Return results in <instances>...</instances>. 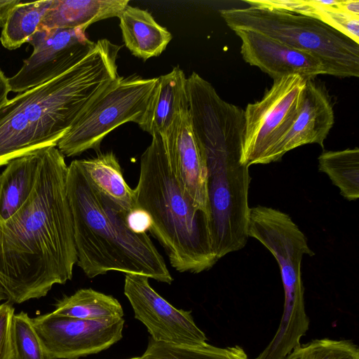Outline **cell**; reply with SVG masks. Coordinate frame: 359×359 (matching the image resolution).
Here are the masks:
<instances>
[{
	"instance_id": "obj_17",
	"label": "cell",
	"mask_w": 359,
	"mask_h": 359,
	"mask_svg": "<svg viewBox=\"0 0 359 359\" xmlns=\"http://www.w3.org/2000/svg\"><path fill=\"white\" fill-rule=\"evenodd\" d=\"M118 18L124 45L144 61L160 55L172 39L170 32L146 10L128 5Z\"/></svg>"
},
{
	"instance_id": "obj_33",
	"label": "cell",
	"mask_w": 359,
	"mask_h": 359,
	"mask_svg": "<svg viewBox=\"0 0 359 359\" xmlns=\"http://www.w3.org/2000/svg\"><path fill=\"white\" fill-rule=\"evenodd\" d=\"M7 301V296L6 294L5 290L4 287H2L1 284L0 283V304H1L2 301Z\"/></svg>"
},
{
	"instance_id": "obj_10",
	"label": "cell",
	"mask_w": 359,
	"mask_h": 359,
	"mask_svg": "<svg viewBox=\"0 0 359 359\" xmlns=\"http://www.w3.org/2000/svg\"><path fill=\"white\" fill-rule=\"evenodd\" d=\"M46 349L54 359H79L107 349L121 339V318L83 320L53 312L32 318Z\"/></svg>"
},
{
	"instance_id": "obj_19",
	"label": "cell",
	"mask_w": 359,
	"mask_h": 359,
	"mask_svg": "<svg viewBox=\"0 0 359 359\" xmlns=\"http://www.w3.org/2000/svg\"><path fill=\"white\" fill-rule=\"evenodd\" d=\"M41 149L17 157L0 175V217L10 219L27 201L34 187Z\"/></svg>"
},
{
	"instance_id": "obj_29",
	"label": "cell",
	"mask_w": 359,
	"mask_h": 359,
	"mask_svg": "<svg viewBox=\"0 0 359 359\" xmlns=\"http://www.w3.org/2000/svg\"><path fill=\"white\" fill-rule=\"evenodd\" d=\"M11 91L8 78L6 76L0 69V109L9 100L8 95Z\"/></svg>"
},
{
	"instance_id": "obj_32",
	"label": "cell",
	"mask_w": 359,
	"mask_h": 359,
	"mask_svg": "<svg viewBox=\"0 0 359 359\" xmlns=\"http://www.w3.org/2000/svg\"><path fill=\"white\" fill-rule=\"evenodd\" d=\"M299 346L298 347H297L295 349H294L284 359H299V354H300Z\"/></svg>"
},
{
	"instance_id": "obj_9",
	"label": "cell",
	"mask_w": 359,
	"mask_h": 359,
	"mask_svg": "<svg viewBox=\"0 0 359 359\" xmlns=\"http://www.w3.org/2000/svg\"><path fill=\"white\" fill-rule=\"evenodd\" d=\"M27 42L33 46L32 53L8 78L14 93L25 92L61 76L79 64L95 45L81 28L38 29Z\"/></svg>"
},
{
	"instance_id": "obj_15",
	"label": "cell",
	"mask_w": 359,
	"mask_h": 359,
	"mask_svg": "<svg viewBox=\"0 0 359 359\" xmlns=\"http://www.w3.org/2000/svg\"><path fill=\"white\" fill-rule=\"evenodd\" d=\"M188 111L187 77L184 71L177 66L169 73L158 77L138 126L151 136L157 135L165 137Z\"/></svg>"
},
{
	"instance_id": "obj_28",
	"label": "cell",
	"mask_w": 359,
	"mask_h": 359,
	"mask_svg": "<svg viewBox=\"0 0 359 359\" xmlns=\"http://www.w3.org/2000/svg\"><path fill=\"white\" fill-rule=\"evenodd\" d=\"M126 222L129 229L137 233H147L151 226V219L147 212L137 207L128 212Z\"/></svg>"
},
{
	"instance_id": "obj_14",
	"label": "cell",
	"mask_w": 359,
	"mask_h": 359,
	"mask_svg": "<svg viewBox=\"0 0 359 359\" xmlns=\"http://www.w3.org/2000/svg\"><path fill=\"white\" fill-rule=\"evenodd\" d=\"M334 123L333 106L325 88L314 79L306 80L300 108L268 163L279 161L287 152L305 144H318L323 148Z\"/></svg>"
},
{
	"instance_id": "obj_26",
	"label": "cell",
	"mask_w": 359,
	"mask_h": 359,
	"mask_svg": "<svg viewBox=\"0 0 359 359\" xmlns=\"http://www.w3.org/2000/svg\"><path fill=\"white\" fill-rule=\"evenodd\" d=\"M299 359H359V348L349 340L315 339L299 346Z\"/></svg>"
},
{
	"instance_id": "obj_22",
	"label": "cell",
	"mask_w": 359,
	"mask_h": 359,
	"mask_svg": "<svg viewBox=\"0 0 359 359\" xmlns=\"http://www.w3.org/2000/svg\"><path fill=\"white\" fill-rule=\"evenodd\" d=\"M53 0L20 1L9 12L0 36L4 47L16 49L27 42L51 7Z\"/></svg>"
},
{
	"instance_id": "obj_18",
	"label": "cell",
	"mask_w": 359,
	"mask_h": 359,
	"mask_svg": "<svg viewBox=\"0 0 359 359\" xmlns=\"http://www.w3.org/2000/svg\"><path fill=\"white\" fill-rule=\"evenodd\" d=\"M129 3L128 0H53L38 29L86 30L97 21L118 18Z\"/></svg>"
},
{
	"instance_id": "obj_8",
	"label": "cell",
	"mask_w": 359,
	"mask_h": 359,
	"mask_svg": "<svg viewBox=\"0 0 359 359\" xmlns=\"http://www.w3.org/2000/svg\"><path fill=\"white\" fill-rule=\"evenodd\" d=\"M248 235L259 241L276 259L284 298L304 299L301 264L304 255L313 256L314 252L289 215L263 205L250 208Z\"/></svg>"
},
{
	"instance_id": "obj_24",
	"label": "cell",
	"mask_w": 359,
	"mask_h": 359,
	"mask_svg": "<svg viewBox=\"0 0 359 359\" xmlns=\"http://www.w3.org/2000/svg\"><path fill=\"white\" fill-rule=\"evenodd\" d=\"M143 359H250L238 345L217 347L207 342L199 346H186L156 341L150 338Z\"/></svg>"
},
{
	"instance_id": "obj_6",
	"label": "cell",
	"mask_w": 359,
	"mask_h": 359,
	"mask_svg": "<svg viewBox=\"0 0 359 359\" xmlns=\"http://www.w3.org/2000/svg\"><path fill=\"white\" fill-rule=\"evenodd\" d=\"M158 77L118 76L83 111L57 147L65 156L99 151L104 138L128 122L138 125L147 108Z\"/></svg>"
},
{
	"instance_id": "obj_5",
	"label": "cell",
	"mask_w": 359,
	"mask_h": 359,
	"mask_svg": "<svg viewBox=\"0 0 359 359\" xmlns=\"http://www.w3.org/2000/svg\"><path fill=\"white\" fill-rule=\"evenodd\" d=\"M219 13L232 30H254L313 54L323 63L327 74L359 76V44L320 20L252 4Z\"/></svg>"
},
{
	"instance_id": "obj_11",
	"label": "cell",
	"mask_w": 359,
	"mask_h": 359,
	"mask_svg": "<svg viewBox=\"0 0 359 359\" xmlns=\"http://www.w3.org/2000/svg\"><path fill=\"white\" fill-rule=\"evenodd\" d=\"M124 294L135 318L146 326L153 340L186 346L206 343L208 339L195 323L191 311L171 305L151 287L148 277L126 274Z\"/></svg>"
},
{
	"instance_id": "obj_30",
	"label": "cell",
	"mask_w": 359,
	"mask_h": 359,
	"mask_svg": "<svg viewBox=\"0 0 359 359\" xmlns=\"http://www.w3.org/2000/svg\"><path fill=\"white\" fill-rule=\"evenodd\" d=\"M21 1L0 0V27H4L10 11Z\"/></svg>"
},
{
	"instance_id": "obj_7",
	"label": "cell",
	"mask_w": 359,
	"mask_h": 359,
	"mask_svg": "<svg viewBox=\"0 0 359 359\" xmlns=\"http://www.w3.org/2000/svg\"><path fill=\"white\" fill-rule=\"evenodd\" d=\"M306 81L297 75L274 80L259 101L247 105L241 149L243 164L248 167L268 164L274 147L300 108Z\"/></svg>"
},
{
	"instance_id": "obj_16",
	"label": "cell",
	"mask_w": 359,
	"mask_h": 359,
	"mask_svg": "<svg viewBox=\"0 0 359 359\" xmlns=\"http://www.w3.org/2000/svg\"><path fill=\"white\" fill-rule=\"evenodd\" d=\"M244 2L317 19L359 44L358 0H252Z\"/></svg>"
},
{
	"instance_id": "obj_25",
	"label": "cell",
	"mask_w": 359,
	"mask_h": 359,
	"mask_svg": "<svg viewBox=\"0 0 359 359\" xmlns=\"http://www.w3.org/2000/svg\"><path fill=\"white\" fill-rule=\"evenodd\" d=\"M12 342L13 359H54L46 349L32 318L24 311L13 315Z\"/></svg>"
},
{
	"instance_id": "obj_4",
	"label": "cell",
	"mask_w": 359,
	"mask_h": 359,
	"mask_svg": "<svg viewBox=\"0 0 359 359\" xmlns=\"http://www.w3.org/2000/svg\"><path fill=\"white\" fill-rule=\"evenodd\" d=\"M140 158L135 207L149 215V229L179 272L198 273L219 260L209 215L196 208L180 186L170 166L164 140L153 135Z\"/></svg>"
},
{
	"instance_id": "obj_3",
	"label": "cell",
	"mask_w": 359,
	"mask_h": 359,
	"mask_svg": "<svg viewBox=\"0 0 359 359\" xmlns=\"http://www.w3.org/2000/svg\"><path fill=\"white\" fill-rule=\"evenodd\" d=\"M66 188L76 264L89 278L115 271L171 284L173 278L149 235L129 229L128 212L93 184L78 160L68 165Z\"/></svg>"
},
{
	"instance_id": "obj_27",
	"label": "cell",
	"mask_w": 359,
	"mask_h": 359,
	"mask_svg": "<svg viewBox=\"0 0 359 359\" xmlns=\"http://www.w3.org/2000/svg\"><path fill=\"white\" fill-rule=\"evenodd\" d=\"M15 309L6 302L0 304V359H13L12 320Z\"/></svg>"
},
{
	"instance_id": "obj_20",
	"label": "cell",
	"mask_w": 359,
	"mask_h": 359,
	"mask_svg": "<svg viewBox=\"0 0 359 359\" xmlns=\"http://www.w3.org/2000/svg\"><path fill=\"white\" fill-rule=\"evenodd\" d=\"M93 184L115 203L129 212L135 208V194L124 180L118 160L112 151L78 160Z\"/></svg>"
},
{
	"instance_id": "obj_2",
	"label": "cell",
	"mask_w": 359,
	"mask_h": 359,
	"mask_svg": "<svg viewBox=\"0 0 359 359\" xmlns=\"http://www.w3.org/2000/svg\"><path fill=\"white\" fill-rule=\"evenodd\" d=\"M121 46L107 39L61 76L9 100L0 109V167L57 146L83 111L118 76Z\"/></svg>"
},
{
	"instance_id": "obj_34",
	"label": "cell",
	"mask_w": 359,
	"mask_h": 359,
	"mask_svg": "<svg viewBox=\"0 0 359 359\" xmlns=\"http://www.w3.org/2000/svg\"><path fill=\"white\" fill-rule=\"evenodd\" d=\"M130 359H143L141 356L140 357H135Z\"/></svg>"
},
{
	"instance_id": "obj_13",
	"label": "cell",
	"mask_w": 359,
	"mask_h": 359,
	"mask_svg": "<svg viewBox=\"0 0 359 359\" xmlns=\"http://www.w3.org/2000/svg\"><path fill=\"white\" fill-rule=\"evenodd\" d=\"M172 172L194 205L210 217L205 154L192 130L189 111L163 137Z\"/></svg>"
},
{
	"instance_id": "obj_21",
	"label": "cell",
	"mask_w": 359,
	"mask_h": 359,
	"mask_svg": "<svg viewBox=\"0 0 359 359\" xmlns=\"http://www.w3.org/2000/svg\"><path fill=\"white\" fill-rule=\"evenodd\" d=\"M55 314L83 320L121 318L123 310L111 295L91 288L80 289L70 296H65L55 304Z\"/></svg>"
},
{
	"instance_id": "obj_1",
	"label": "cell",
	"mask_w": 359,
	"mask_h": 359,
	"mask_svg": "<svg viewBox=\"0 0 359 359\" xmlns=\"http://www.w3.org/2000/svg\"><path fill=\"white\" fill-rule=\"evenodd\" d=\"M67 169L57 146L41 148L32 194L16 213L1 222L4 290L12 304L43 297L54 285L72 278L77 257Z\"/></svg>"
},
{
	"instance_id": "obj_23",
	"label": "cell",
	"mask_w": 359,
	"mask_h": 359,
	"mask_svg": "<svg viewBox=\"0 0 359 359\" xmlns=\"http://www.w3.org/2000/svg\"><path fill=\"white\" fill-rule=\"evenodd\" d=\"M318 170L325 173L348 201L359 198V149L325 151L318 156Z\"/></svg>"
},
{
	"instance_id": "obj_31",
	"label": "cell",
	"mask_w": 359,
	"mask_h": 359,
	"mask_svg": "<svg viewBox=\"0 0 359 359\" xmlns=\"http://www.w3.org/2000/svg\"><path fill=\"white\" fill-rule=\"evenodd\" d=\"M1 219L0 217V283L4 289L6 281V266L2 250Z\"/></svg>"
},
{
	"instance_id": "obj_12",
	"label": "cell",
	"mask_w": 359,
	"mask_h": 359,
	"mask_svg": "<svg viewBox=\"0 0 359 359\" xmlns=\"http://www.w3.org/2000/svg\"><path fill=\"white\" fill-rule=\"evenodd\" d=\"M233 31L241 39L243 60L259 68L273 80L292 75L309 80L319 74H327L321 60L310 53L254 30Z\"/></svg>"
}]
</instances>
